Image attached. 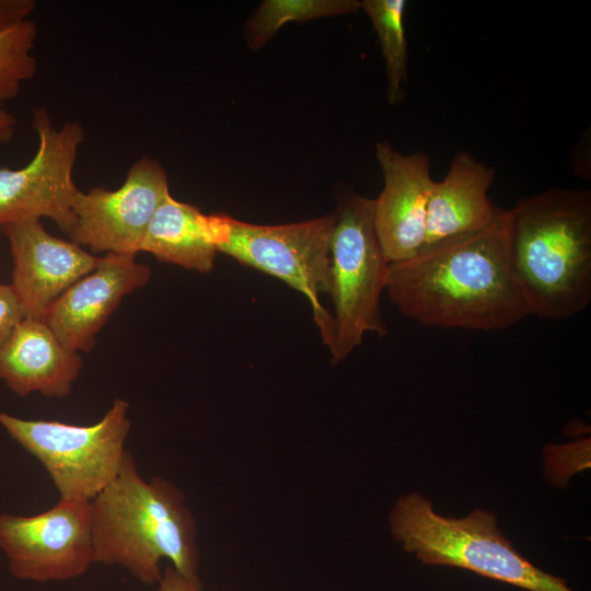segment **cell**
I'll return each instance as SVG.
<instances>
[{
	"label": "cell",
	"mask_w": 591,
	"mask_h": 591,
	"mask_svg": "<svg viewBox=\"0 0 591 591\" xmlns=\"http://www.w3.org/2000/svg\"><path fill=\"white\" fill-rule=\"evenodd\" d=\"M385 290L427 327L503 331L532 315L513 271L507 210L485 229L387 266Z\"/></svg>",
	"instance_id": "6da1fadb"
},
{
	"label": "cell",
	"mask_w": 591,
	"mask_h": 591,
	"mask_svg": "<svg viewBox=\"0 0 591 591\" xmlns=\"http://www.w3.org/2000/svg\"><path fill=\"white\" fill-rule=\"evenodd\" d=\"M94 563L118 565L147 584L162 578L160 563L201 582L195 518L179 488L144 479L126 451L114 480L91 501Z\"/></svg>",
	"instance_id": "7a4b0ae2"
},
{
	"label": "cell",
	"mask_w": 591,
	"mask_h": 591,
	"mask_svg": "<svg viewBox=\"0 0 591 591\" xmlns=\"http://www.w3.org/2000/svg\"><path fill=\"white\" fill-rule=\"evenodd\" d=\"M510 260L532 315L565 321L591 301V190L548 188L507 210Z\"/></svg>",
	"instance_id": "3957f363"
},
{
	"label": "cell",
	"mask_w": 591,
	"mask_h": 591,
	"mask_svg": "<svg viewBox=\"0 0 591 591\" xmlns=\"http://www.w3.org/2000/svg\"><path fill=\"white\" fill-rule=\"evenodd\" d=\"M390 525L393 538L425 565L471 570L528 591H573L565 579L522 556L491 512L476 509L461 519L444 517L430 500L412 493L395 502Z\"/></svg>",
	"instance_id": "277c9868"
},
{
	"label": "cell",
	"mask_w": 591,
	"mask_h": 591,
	"mask_svg": "<svg viewBox=\"0 0 591 591\" xmlns=\"http://www.w3.org/2000/svg\"><path fill=\"white\" fill-rule=\"evenodd\" d=\"M210 216L217 251L285 281L305 296L323 341L331 349L335 338L334 318L320 296L332 292L335 212L278 225L248 223L227 215Z\"/></svg>",
	"instance_id": "5b68a950"
},
{
	"label": "cell",
	"mask_w": 591,
	"mask_h": 591,
	"mask_svg": "<svg viewBox=\"0 0 591 591\" xmlns=\"http://www.w3.org/2000/svg\"><path fill=\"white\" fill-rule=\"evenodd\" d=\"M129 404L113 402L89 426L22 419L0 410V425L39 461L60 498L91 501L117 476L130 431Z\"/></svg>",
	"instance_id": "8992f818"
},
{
	"label": "cell",
	"mask_w": 591,
	"mask_h": 591,
	"mask_svg": "<svg viewBox=\"0 0 591 591\" xmlns=\"http://www.w3.org/2000/svg\"><path fill=\"white\" fill-rule=\"evenodd\" d=\"M331 242L335 338L333 363L358 347L366 333H387L380 313L389 262L380 245L372 216V199L354 192L338 197Z\"/></svg>",
	"instance_id": "52a82bcc"
},
{
	"label": "cell",
	"mask_w": 591,
	"mask_h": 591,
	"mask_svg": "<svg viewBox=\"0 0 591 591\" xmlns=\"http://www.w3.org/2000/svg\"><path fill=\"white\" fill-rule=\"evenodd\" d=\"M32 127L38 137L33 159L21 169L0 167V227L49 218L72 239V202L79 192L72 173L84 128L71 120L55 128L42 106L32 111Z\"/></svg>",
	"instance_id": "ba28073f"
},
{
	"label": "cell",
	"mask_w": 591,
	"mask_h": 591,
	"mask_svg": "<svg viewBox=\"0 0 591 591\" xmlns=\"http://www.w3.org/2000/svg\"><path fill=\"white\" fill-rule=\"evenodd\" d=\"M0 548L15 578L47 582L82 576L94 564L90 501L59 498L37 514H0Z\"/></svg>",
	"instance_id": "9c48e42d"
},
{
	"label": "cell",
	"mask_w": 591,
	"mask_h": 591,
	"mask_svg": "<svg viewBox=\"0 0 591 591\" xmlns=\"http://www.w3.org/2000/svg\"><path fill=\"white\" fill-rule=\"evenodd\" d=\"M167 194L162 164L142 157L134 162L117 189H79L72 202L76 229L71 241L92 252L136 257L146 229Z\"/></svg>",
	"instance_id": "30bf717a"
},
{
	"label": "cell",
	"mask_w": 591,
	"mask_h": 591,
	"mask_svg": "<svg viewBox=\"0 0 591 591\" xmlns=\"http://www.w3.org/2000/svg\"><path fill=\"white\" fill-rule=\"evenodd\" d=\"M383 188L372 199L374 229L389 264L416 256L424 247L433 178L430 157L404 154L389 141L375 146Z\"/></svg>",
	"instance_id": "8fae6325"
},
{
	"label": "cell",
	"mask_w": 591,
	"mask_h": 591,
	"mask_svg": "<svg viewBox=\"0 0 591 591\" xmlns=\"http://www.w3.org/2000/svg\"><path fill=\"white\" fill-rule=\"evenodd\" d=\"M1 230L13 262L10 286L27 318L43 321L51 304L100 260L73 241L49 234L39 220L11 222Z\"/></svg>",
	"instance_id": "7c38bea8"
},
{
	"label": "cell",
	"mask_w": 591,
	"mask_h": 591,
	"mask_svg": "<svg viewBox=\"0 0 591 591\" xmlns=\"http://www.w3.org/2000/svg\"><path fill=\"white\" fill-rule=\"evenodd\" d=\"M135 258L105 254L51 304L43 321L63 346L77 352L92 349L96 334L121 299L149 281L150 268Z\"/></svg>",
	"instance_id": "4fadbf2b"
},
{
	"label": "cell",
	"mask_w": 591,
	"mask_h": 591,
	"mask_svg": "<svg viewBox=\"0 0 591 591\" xmlns=\"http://www.w3.org/2000/svg\"><path fill=\"white\" fill-rule=\"evenodd\" d=\"M494 179V167L467 151L457 152L445 176L433 182L421 251L488 227L500 210L489 197Z\"/></svg>",
	"instance_id": "5bb4252c"
},
{
	"label": "cell",
	"mask_w": 591,
	"mask_h": 591,
	"mask_svg": "<svg viewBox=\"0 0 591 591\" xmlns=\"http://www.w3.org/2000/svg\"><path fill=\"white\" fill-rule=\"evenodd\" d=\"M81 368L80 352L63 346L42 320L23 318L0 346V380L22 397H65Z\"/></svg>",
	"instance_id": "9a60e30c"
},
{
	"label": "cell",
	"mask_w": 591,
	"mask_h": 591,
	"mask_svg": "<svg viewBox=\"0 0 591 591\" xmlns=\"http://www.w3.org/2000/svg\"><path fill=\"white\" fill-rule=\"evenodd\" d=\"M140 252L186 269L210 271L218 252L211 216L167 194L146 229Z\"/></svg>",
	"instance_id": "2e32d148"
},
{
	"label": "cell",
	"mask_w": 591,
	"mask_h": 591,
	"mask_svg": "<svg viewBox=\"0 0 591 591\" xmlns=\"http://www.w3.org/2000/svg\"><path fill=\"white\" fill-rule=\"evenodd\" d=\"M405 0H362L360 10L369 16L378 35L387 78V100L395 105L403 100L407 81V40Z\"/></svg>",
	"instance_id": "e0dca14e"
},
{
	"label": "cell",
	"mask_w": 591,
	"mask_h": 591,
	"mask_svg": "<svg viewBox=\"0 0 591 591\" xmlns=\"http://www.w3.org/2000/svg\"><path fill=\"white\" fill-rule=\"evenodd\" d=\"M358 11V0H264L247 20L244 35L248 48L255 51L290 21L303 23Z\"/></svg>",
	"instance_id": "ac0fdd59"
},
{
	"label": "cell",
	"mask_w": 591,
	"mask_h": 591,
	"mask_svg": "<svg viewBox=\"0 0 591 591\" xmlns=\"http://www.w3.org/2000/svg\"><path fill=\"white\" fill-rule=\"evenodd\" d=\"M36 38L37 27L31 20L0 32V104L15 99L22 83L35 76L37 60L32 50Z\"/></svg>",
	"instance_id": "d6986e66"
},
{
	"label": "cell",
	"mask_w": 591,
	"mask_h": 591,
	"mask_svg": "<svg viewBox=\"0 0 591 591\" xmlns=\"http://www.w3.org/2000/svg\"><path fill=\"white\" fill-rule=\"evenodd\" d=\"M23 318L24 310L12 287L0 283V346Z\"/></svg>",
	"instance_id": "ffe728a7"
},
{
	"label": "cell",
	"mask_w": 591,
	"mask_h": 591,
	"mask_svg": "<svg viewBox=\"0 0 591 591\" xmlns=\"http://www.w3.org/2000/svg\"><path fill=\"white\" fill-rule=\"evenodd\" d=\"M35 7L34 0H0V32L26 21Z\"/></svg>",
	"instance_id": "44dd1931"
},
{
	"label": "cell",
	"mask_w": 591,
	"mask_h": 591,
	"mask_svg": "<svg viewBox=\"0 0 591 591\" xmlns=\"http://www.w3.org/2000/svg\"><path fill=\"white\" fill-rule=\"evenodd\" d=\"M155 591H204L201 582L193 581L172 566H167L162 572V578L158 582Z\"/></svg>",
	"instance_id": "7402d4cb"
},
{
	"label": "cell",
	"mask_w": 591,
	"mask_h": 591,
	"mask_svg": "<svg viewBox=\"0 0 591 591\" xmlns=\"http://www.w3.org/2000/svg\"><path fill=\"white\" fill-rule=\"evenodd\" d=\"M16 119L0 104V143L7 144L12 141L15 134Z\"/></svg>",
	"instance_id": "603a6c76"
},
{
	"label": "cell",
	"mask_w": 591,
	"mask_h": 591,
	"mask_svg": "<svg viewBox=\"0 0 591 591\" xmlns=\"http://www.w3.org/2000/svg\"><path fill=\"white\" fill-rule=\"evenodd\" d=\"M1 233H2V230H1V227H0V236H1Z\"/></svg>",
	"instance_id": "cb8c5ba5"
}]
</instances>
